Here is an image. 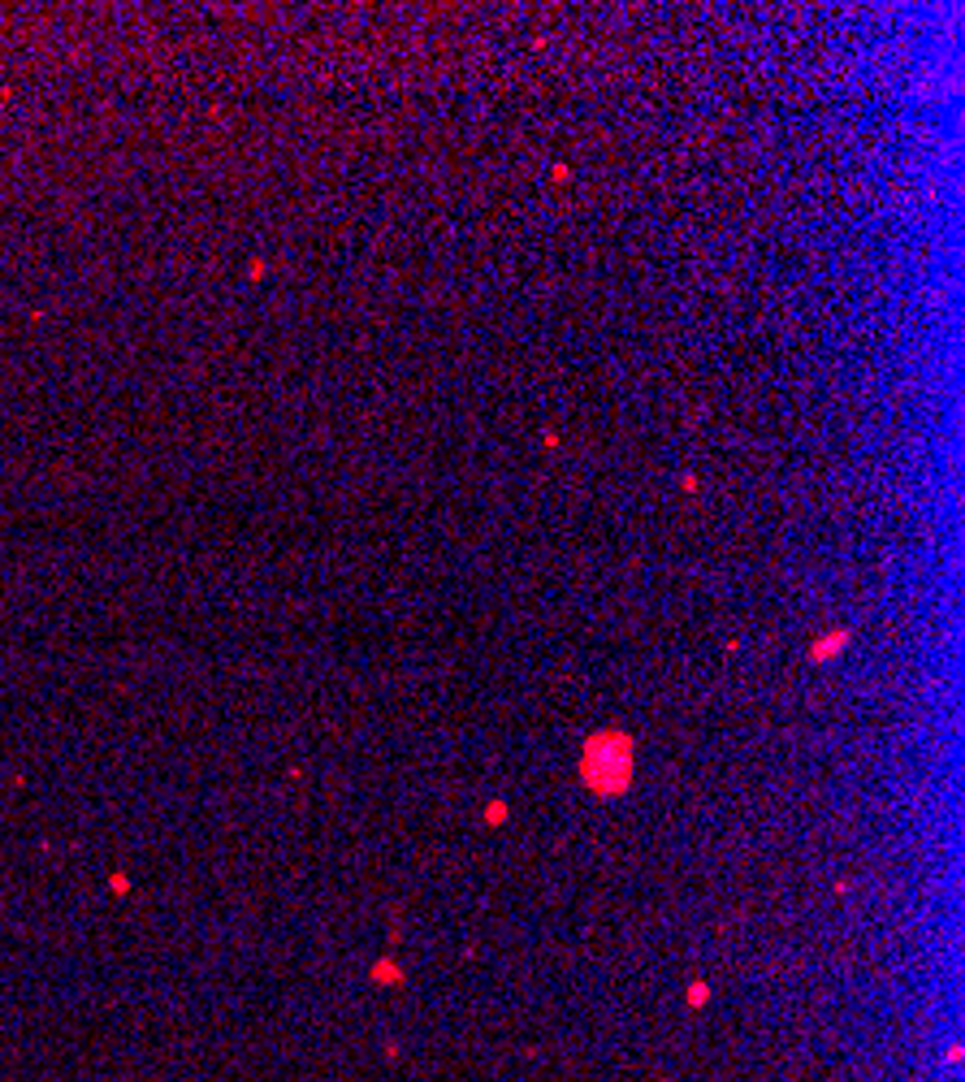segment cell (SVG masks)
<instances>
[{
  "label": "cell",
  "mask_w": 965,
  "mask_h": 1082,
  "mask_svg": "<svg viewBox=\"0 0 965 1082\" xmlns=\"http://www.w3.org/2000/svg\"><path fill=\"white\" fill-rule=\"evenodd\" d=\"M585 780H589V788H598V793H619V788L632 780V745L624 736L606 732V736H593L585 745Z\"/></svg>",
  "instance_id": "1"
}]
</instances>
